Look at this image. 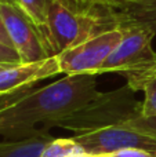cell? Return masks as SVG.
<instances>
[{"label": "cell", "mask_w": 156, "mask_h": 157, "mask_svg": "<svg viewBox=\"0 0 156 157\" xmlns=\"http://www.w3.org/2000/svg\"><path fill=\"white\" fill-rule=\"evenodd\" d=\"M6 68H10V65H0V71H2V69H6Z\"/></svg>", "instance_id": "cell-21"}, {"label": "cell", "mask_w": 156, "mask_h": 157, "mask_svg": "<svg viewBox=\"0 0 156 157\" xmlns=\"http://www.w3.org/2000/svg\"><path fill=\"white\" fill-rule=\"evenodd\" d=\"M127 86L133 91H142L144 101L141 102V116H156V63L124 76Z\"/></svg>", "instance_id": "cell-9"}, {"label": "cell", "mask_w": 156, "mask_h": 157, "mask_svg": "<svg viewBox=\"0 0 156 157\" xmlns=\"http://www.w3.org/2000/svg\"><path fill=\"white\" fill-rule=\"evenodd\" d=\"M50 2H53V0H49V3ZM61 2H64L72 8H76V10H93V8H90L87 0H61Z\"/></svg>", "instance_id": "cell-17"}, {"label": "cell", "mask_w": 156, "mask_h": 157, "mask_svg": "<svg viewBox=\"0 0 156 157\" xmlns=\"http://www.w3.org/2000/svg\"><path fill=\"white\" fill-rule=\"evenodd\" d=\"M124 123L130 128H133V130L156 139V116L144 117V116H141V112H140V113H135L133 116H130L129 119H126Z\"/></svg>", "instance_id": "cell-13"}, {"label": "cell", "mask_w": 156, "mask_h": 157, "mask_svg": "<svg viewBox=\"0 0 156 157\" xmlns=\"http://www.w3.org/2000/svg\"><path fill=\"white\" fill-rule=\"evenodd\" d=\"M0 3H11V4H15V3H14V0H0Z\"/></svg>", "instance_id": "cell-20"}, {"label": "cell", "mask_w": 156, "mask_h": 157, "mask_svg": "<svg viewBox=\"0 0 156 157\" xmlns=\"http://www.w3.org/2000/svg\"><path fill=\"white\" fill-rule=\"evenodd\" d=\"M123 39L101 68V73L116 72L123 76L156 63L152 40L156 33L146 28L123 26Z\"/></svg>", "instance_id": "cell-6"}, {"label": "cell", "mask_w": 156, "mask_h": 157, "mask_svg": "<svg viewBox=\"0 0 156 157\" xmlns=\"http://www.w3.org/2000/svg\"><path fill=\"white\" fill-rule=\"evenodd\" d=\"M108 157H156V155L148 152V150L144 149H123V150H118V152L109 153V155H105Z\"/></svg>", "instance_id": "cell-16"}, {"label": "cell", "mask_w": 156, "mask_h": 157, "mask_svg": "<svg viewBox=\"0 0 156 157\" xmlns=\"http://www.w3.org/2000/svg\"><path fill=\"white\" fill-rule=\"evenodd\" d=\"M18 6L29 15V18L36 24V26L40 29V32L44 35L47 43L50 44L53 50V46L50 43L49 37V22H47V15H49V0H17ZM54 52V50H53ZM55 55V54H54Z\"/></svg>", "instance_id": "cell-11"}, {"label": "cell", "mask_w": 156, "mask_h": 157, "mask_svg": "<svg viewBox=\"0 0 156 157\" xmlns=\"http://www.w3.org/2000/svg\"><path fill=\"white\" fill-rule=\"evenodd\" d=\"M86 153L82 145L73 138H54L44 147L41 157H71Z\"/></svg>", "instance_id": "cell-12"}, {"label": "cell", "mask_w": 156, "mask_h": 157, "mask_svg": "<svg viewBox=\"0 0 156 157\" xmlns=\"http://www.w3.org/2000/svg\"><path fill=\"white\" fill-rule=\"evenodd\" d=\"M14 3H15V4H17V6H18V3H17V0H14Z\"/></svg>", "instance_id": "cell-22"}, {"label": "cell", "mask_w": 156, "mask_h": 157, "mask_svg": "<svg viewBox=\"0 0 156 157\" xmlns=\"http://www.w3.org/2000/svg\"><path fill=\"white\" fill-rule=\"evenodd\" d=\"M61 73L58 57L53 55L43 61L19 63L0 71V98L26 90L39 80Z\"/></svg>", "instance_id": "cell-7"}, {"label": "cell", "mask_w": 156, "mask_h": 157, "mask_svg": "<svg viewBox=\"0 0 156 157\" xmlns=\"http://www.w3.org/2000/svg\"><path fill=\"white\" fill-rule=\"evenodd\" d=\"M129 86L99 95L57 125L72 130V138L88 155H109L123 149H144L156 155V139L126 125V119L141 112Z\"/></svg>", "instance_id": "cell-2"}, {"label": "cell", "mask_w": 156, "mask_h": 157, "mask_svg": "<svg viewBox=\"0 0 156 157\" xmlns=\"http://www.w3.org/2000/svg\"><path fill=\"white\" fill-rule=\"evenodd\" d=\"M22 63L21 57L18 55L15 48L0 43V65H19Z\"/></svg>", "instance_id": "cell-14"}, {"label": "cell", "mask_w": 156, "mask_h": 157, "mask_svg": "<svg viewBox=\"0 0 156 157\" xmlns=\"http://www.w3.org/2000/svg\"><path fill=\"white\" fill-rule=\"evenodd\" d=\"M53 139L46 128H41L29 138L0 142V157H41L44 147Z\"/></svg>", "instance_id": "cell-10"}, {"label": "cell", "mask_w": 156, "mask_h": 157, "mask_svg": "<svg viewBox=\"0 0 156 157\" xmlns=\"http://www.w3.org/2000/svg\"><path fill=\"white\" fill-rule=\"evenodd\" d=\"M123 39L120 28H111L88 40L68 48L57 55L61 73L72 75H97L101 72L102 65L119 46Z\"/></svg>", "instance_id": "cell-4"}, {"label": "cell", "mask_w": 156, "mask_h": 157, "mask_svg": "<svg viewBox=\"0 0 156 157\" xmlns=\"http://www.w3.org/2000/svg\"><path fill=\"white\" fill-rule=\"evenodd\" d=\"M0 43L13 47V43H11V39H10V36H8L7 29H6V25H4V21H3L2 14H0Z\"/></svg>", "instance_id": "cell-18"}, {"label": "cell", "mask_w": 156, "mask_h": 157, "mask_svg": "<svg viewBox=\"0 0 156 157\" xmlns=\"http://www.w3.org/2000/svg\"><path fill=\"white\" fill-rule=\"evenodd\" d=\"M102 14L111 28L138 26L156 33V0H133Z\"/></svg>", "instance_id": "cell-8"}, {"label": "cell", "mask_w": 156, "mask_h": 157, "mask_svg": "<svg viewBox=\"0 0 156 157\" xmlns=\"http://www.w3.org/2000/svg\"><path fill=\"white\" fill-rule=\"evenodd\" d=\"M47 22L50 43L55 55L111 29L107 17L101 11L76 10L61 0L50 2Z\"/></svg>", "instance_id": "cell-3"}, {"label": "cell", "mask_w": 156, "mask_h": 157, "mask_svg": "<svg viewBox=\"0 0 156 157\" xmlns=\"http://www.w3.org/2000/svg\"><path fill=\"white\" fill-rule=\"evenodd\" d=\"M0 14L22 63L37 62L54 55L44 35L19 6L0 3Z\"/></svg>", "instance_id": "cell-5"}, {"label": "cell", "mask_w": 156, "mask_h": 157, "mask_svg": "<svg viewBox=\"0 0 156 157\" xmlns=\"http://www.w3.org/2000/svg\"><path fill=\"white\" fill-rule=\"evenodd\" d=\"M101 95L97 75H72L37 90H22L0 98V135L7 141L32 136L43 123L47 127L76 113Z\"/></svg>", "instance_id": "cell-1"}, {"label": "cell", "mask_w": 156, "mask_h": 157, "mask_svg": "<svg viewBox=\"0 0 156 157\" xmlns=\"http://www.w3.org/2000/svg\"><path fill=\"white\" fill-rule=\"evenodd\" d=\"M71 157H108L105 155H88V153H82V155H75Z\"/></svg>", "instance_id": "cell-19"}, {"label": "cell", "mask_w": 156, "mask_h": 157, "mask_svg": "<svg viewBox=\"0 0 156 157\" xmlns=\"http://www.w3.org/2000/svg\"><path fill=\"white\" fill-rule=\"evenodd\" d=\"M87 2H88L90 8L105 13V11L113 10V8L119 7V6L124 4V3L133 2V0H87Z\"/></svg>", "instance_id": "cell-15"}]
</instances>
